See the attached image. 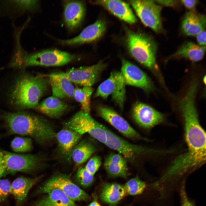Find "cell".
Masks as SVG:
<instances>
[{
  "label": "cell",
  "mask_w": 206,
  "mask_h": 206,
  "mask_svg": "<svg viewBox=\"0 0 206 206\" xmlns=\"http://www.w3.org/2000/svg\"><path fill=\"white\" fill-rule=\"evenodd\" d=\"M180 109L184 120L187 151L177 157L166 170L168 176L176 181L199 168L206 160V134L199 123L195 104L185 103Z\"/></svg>",
  "instance_id": "obj_1"
},
{
  "label": "cell",
  "mask_w": 206,
  "mask_h": 206,
  "mask_svg": "<svg viewBox=\"0 0 206 206\" xmlns=\"http://www.w3.org/2000/svg\"><path fill=\"white\" fill-rule=\"evenodd\" d=\"M6 132L3 135L13 134L27 136L38 143L43 144L55 138L54 129L47 120L36 114L26 111H4L0 113Z\"/></svg>",
  "instance_id": "obj_2"
},
{
  "label": "cell",
  "mask_w": 206,
  "mask_h": 206,
  "mask_svg": "<svg viewBox=\"0 0 206 206\" xmlns=\"http://www.w3.org/2000/svg\"><path fill=\"white\" fill-rule=\"evenodd\" d=\"M46 77L22 71L15 76L8 87V103L17 111L35 109L50 85Z\"/></svg>",
  "instance_id": "obj_3"
},
{
  "label": "cell",
  "mask_w": 206,
  "mask_h": 206,
  "mask_svg": "<svg viewBox=\"0 0 206 206\" xmlns=\"http://www.w3.org/2000/svg\"><path fill=\"white\" fill-rule=\"evenodd\" d=\"M13 54L9 66L23 69L33 66H60L73 61L76 56L56 49H48L28 53L22 47L20 38H15Z\"/></svg>",
  "instance_id": "obj_4"
},
{
  "label": "cell",
  "mask_w": 206,
  "mask_h": 206,
  "mask_svg": "<svg viewBox=\"0 0 206 206\" xmlns=\"http://www.w3.org/2000/svg\"><path fill=\"white\" fill-rule=\"evenodd\" d=\"M126 43L129 52L135 59L158 77H161L156 60L157 46L151 37L144 33L128 30Z\"/></svg>",
  "instance_id": "obj_5"
},
{
  "label": "cell",
  "mask_w": 206,
  "mask_h": 206,
  "mask_svg": "<svg viewBox=\"0 0 206 206\" xmlns=\"http://www.w3.org/2000/svg\"><path fill=\"white\" fill-rule=\"evenodd\" d=\"M43 158L37 154H20L0 149V179L18 172L32 174L39 169Z\"/></svg>",
  "instance_id": "obj_6"
},
{
  "label": "cell",
  "mask_w": 206,
  "mask_h": 206,
  "mask_svg": "<svg viewBox=\"0 0 206 206\" xmlns=\"http://www.w3.org/2000/svg\"><path fill=\"white\" fill-rule=\"evenodd\" d=\"M65 126L82 135L88 133L103 143L106 142L105 126L95 120L90 114L81 110L74 115L65 123Z\"/></svg>",
  "instance_id": "obj_7"
},
{
  "label": "cell",
  "mask_w": 206,
  "mask_h": 206,
  "mask_svg": "<svg viewBox=\"0 0 206 206\" xmlns=\"http://www.w3.org/2000/svg\"><path fill=\"white\" fill-rule=\"evenodd\" d=\"M62 191L73 201H85L89 196L71 180L69 177L62 174H57L49 179L35 192V195L46 193L52 189Z\"/></svg>",
  "instance_id": "obj_8"
},
{
  "label": "cell",
  "mask_w": 206,
  "mask_h": 206,
  "mask_svg": "<svg viewBox=\"0 0 206 206\" xmlns=\"http://www.w3.org/2000/svg\"><path fill=\"white\" fill-rule=\"evenodd\" d=\"M142 23L156 32L162 29L161 16L162 7L153 0H132L128 1Z\"/></svg>",
  "instance_id": "obj_9"
},
{
  "label": "cell",
  "mask_w": 206,
  "mask_h": 206,
  "mask_svg": "<svg viewBox=\"0 0 206 206\" xmlns=\"http://www.w3.org/2000/svg\"><path fill=\"white\" fill-rule=\"evenodd\" d=\"M126 85L121 72L114 71L108 79L99 86L94 96L106 99L111 95L113 100L122 109L125 99Z\"/></svg>",
  "instance_id": "obj_10"
},
{
  "label": "cell",
  "mask_w": 206,
  "mask_h": 206,
  "mask_svg": "<svg viewBox=\"0 0 206 206\" xmlns=\"http://www.w3.org/2000/svg\"><path fill=\"white\" fill-rule=\"evenodd\" d=\"M106 141L109 148L118 151L126 160L132 163L140 156L151 152V150L142 146L131 144L116 135L105 126Z\"/></svg>",
  "instance_id": "obj_11"
},
{
  "label": "cell",
  "mask_w": 206,
  "mask_h": 206,
  "mask_svg": "<svg viewBox=\"0 0 206 206\" xmlns=\"http://www.w3.org/2000/svg\"><path fill=\"white\" fill-rule=\"evenodd\" d=\"M106 66V64L100 61L91 66L73 68L62 73L73 83L83 87H91Z\"/></svg>",
  "instance_id": "obj_12"
},
{
  "label": "cell",
  "mask_w": 206,
  "mask_h": 206,
  "mask_svg": "<svg viewBox=\"0 0 206 206\" xmlns=\"http://www.w3.org/2000/svg\"><path fill=\"white\" fill-rule=\"evenodd\" d=\"M98 115L126 137L134 140H147L142 137L123 118L112 109L102 106L97 108Z\"/></svg>",
  "instance_id": "obj_13"
},
{
  "label": "cell",
  "mask_w": 206,
  "mask_h": 206,
  "mask_svg": "<svg viewBox=\"0 0 206 206\" xmlns=\"http://www.w3.org/2000/svg\"><path fill=\"white\" fill-rule=\"evenodd\" d=\"M121 70L126 84L139 87L147 92L154 89L152 82L146 74L138 67L124 59L122 60Z\"/></svg>",
  "instance_id": "obj_14"
},
{
  "label": "cell",
  "mask_w": 206,
  "mask_h": 206,
  "mask_svg": "<svg viewBox=\"0 0 206 206\" xmlns=\"http://www.w3.org/2000/svg\"><path fill=\"white\" fill-rule=\"evenodd\" d=\"M132 115L135 122L143 128H149L160 124L164 119L163 115L150 106L138 102L133 105Z\"/></svg>",
  "instance_id": "obj_15"
},
{
  "label": "cell",
  "mask_w": 206,
  "mask_h": 206,
  "mask_svg": "<svg viewBox=\"0 0 206 206\" xmlns=\"http://www.w3.org/2000/svg\"><path fill=\"white\" fill-rule=\"evenodd\" d=\"M85 12V5L83 1H64V21L69 30L73 31L80 26L84 18Z\"/></svg>",
  "instance_id": "obj_16"
},
{
  "label": "cell",
  "mask_w": 206,
  "mask_h": 206,
  "mask_svg": "<svg viewBox=\"0 0 206 206\" xmlns=\"http://www.w3.org/2000/svg\"><path fill=\"white\" fill-rule=\"evenodd\" d=\"M106 27L104 21L98 20L85 28L78 36L59 41L61 43L66 45H78L91 42L100 37L104 33Z\"/></svg>",
  "instance_id": "obj_17"
},
{
  "label": "cell",
  "mask_w": 206,
  "mask_h": 206,
  "mask_svg": "<svg viewBox=\"0 0 206 206\" xmlns=\"http://www.w3.org/2000/svg\"><path fill=\"white\" fill-rule=\"evenodd\" d=\"M92 3L102 6L119 19L129 24L137 21L129 4L123 1L100 0L92 1Z\"/></svg>",
  "instance_id": "obj_18"
},
{
  "label": "cell",
  "mask_w": 206,
  "mask_h": 206,
  "mask_svg": "<svg viewBox=\"0 0 206 206\" xmlns=\"http://www.w3.org/2000/svg\"><path fill=\"white\" fill-rule=\"evenodd\" d=\"M45 76L48 78L53 96L60 100L73 97L75 88L73 83L62 72Z\"/></svg>",
  "instance_id": "obj_19"
},
{
  "label": "cell",
  "mask_w": 206,
  "mask_h": 206,
  "mask_svg": "<svg viewBox=\"0 0 206 206\" xmlns=\"http://www.w3.org/2000/svg\"><path fill=\"white\" fill-rule=\"evenodd\" d=\"M82 136L76 131L66 127L56 133L55 138L62 154L68 159L71 158L73 148L80 141Z\"/></svg>",
  "instance_id": "obj_20"
},
{
  "label": "cell",
  "mask_w": 206,
  "mask_h": 206,
  "mask_svg": "<svg viewBox=\"0 0 206 206\" xmlns=\"http://www.w3.org/2000/svg\"><path fill=\"white\" fill-rule=\"evenodd\" d=\"M70 108L67 103L52 96L39 103L35 109L50 118H57L62 116Z\"/></svg>",
  "instance_id": "obj_21"
},
{
  "label": "cell",
  "mask_w": 206,
  "mask_h": 206,
  "mask_svg": "<svg viewBox=\"0 0 206 206\" xmlns=\"http://www.w3.org/2000/svg\"><path fill=\"white\" fill-rule=\"evenodd\" d=\"M41 177L31 178L21 177L13 181L11 184V193L13 195L15 199V206H22L24 203L29 191Z\"/></svg>",
  "instance_id": "obj_22"
},
{
  "label": "cell",
  "mask_w": 206,
  "mask_h": 206,
  "mask_svg": "<svg viewBox=\"0 0 206 206\" xmlns=\"http://www.w3.org/2000/svg\"><path fill=\"white\" fill-rule=\"evenodd\" d=\"M205 16L193 10L187 12L184 16L181 29L186 35L195 36L205 29Z\"/></svg>",
  "instance_id": "obj_23"
},
{
  "label": "cell",
  "mask_w": 206,
  "mask_h": 206,
  "mask_svg": "<svg viewBox=\"0 0 206 206\" xmlns=\"http://www.w3.org/2000/svg\"><path fill=\"white\" fill-rule=\"evenodd\" d=\"M127 161L120 153H112L105 158L104 166L110 176L126 178L128 175Z\"/></svg>",
  "instance_id": "obj_24"
},
{
  "label": "cell",
  "mask_w": 206,
  "mask_h": 206,
  "mask_svg": "<svg viewBox=\"0 0 206 206\" xmlns=\"http://www.w3.org/2000/svg\"><path fill=\"white\" fill-rule=\"evenodd\" d=\"M46 193V196L31 206H76L74 201L60 189H53Z\"/></svg>",
  "instance_id": "obj_25"
},
{
  "label": "cell",
  "mask_w": 206,
  "mask_h": 206,
  "mask_svg": "<svg viewBox=\"0 0 206 206\" xmlns=\"http://www.w3.org/2000/svg\"><path fill=\"white\" fill-rule=\"evenodd\" d=\"M124 186L115 183H106L102 186L100 199L110 206H114L127 195Z\"/></svg>",
  "instance_id": "obj_26"
},
{
  "label": "cell",
  "mask_w": 206,
  "mask_h": 206,
  "mask_svg": "<svg viewBox=\"0 0 206 206\" xmlns=\"http://www.w3.org/2000/svg\"><path fill=\"white\" fill-rule=\"evenodd\" d=\"M206 50V46H201L192 42L184 43L171 57H181L194 62L201 60Z\"/></svg>",
  "instance_id": "obj_27"
},
{
  "label": "cell",
  "mask_w": 206,
  "mask_h": 206,
  "mask_svg": "<svg viewBox=\"0 0 206 206\" xmlns=\"http://www.w3.org/2000/svg\"><path fill=\"white\" fill-rule=\"evenodd\" d=\"M95 146L87 140L80 141L73 148L71 158L78 166L86 162L96 150Z\"/></svg>",
  "instance_id": "obj_28"
},
{
  "label": "cell",
  "mask_w": 206,
  "mask_h": 206,
  "mask_svg": "<svg viewBox=\"0 0 206 206\" xmlns=\"http://www.w3.org/2000/svg\"><path fill=\"white\" fill-rule=\"evenodd\" d=\"M93 91L92 87L83 86L75 88L73 97L81 106V110L90 114V100Z\"/></svg>",
  "instance_id": "obj_29"
},
{
  "label": "cell",
  "mask_w": 206,
  "mask_h": 206,
  "mask_svg": "<svg viewBox=\"0 0 206 206\" xmlns=\"http://www.w3.org/2000/svg\"><path fill=\"white\" fill-rule=\"evenodd\" d=\"M11 146L14 152L19 153L31 151L33 147L32 139L28 137L16 136L12 140Z\"/></svg>",
  "instance_id": "obj_30"
},
{
  "label": "cell",
  "mask_w": 206,
  "mask_h": 206,
  "mask_svg": "<svg viewBox=\"0 0 206 206\" xmlns=\"http://www.w3.org/2000/svg\"><path fill=\"white\" fill-rule=\"evenodd\" d=\"M146 184L137 177L129 180L124 186L127 194L136 195L142 193L146 187Z\"/></svg>",
  "instance_id": "obj_31"
},
{
  "label": "cell",
  "mask_w": 206,
  "mask_h": 206,
  "mask_svg": "<svg viewBox=\"0 0 206 206\" xmlns=\"http://www.w3.org/2000/svg\"><path fill=\"white\" fill-rule=\"evenodd\" d=\"M94 175L88 172L85 168L80 167L78 169L76 178L82 186L87 187L90 185L94 180Z\"/></svg>",
  "instance_id": "obj_32"
},
{
  "label": "cell",
  "mask_w": 206,
  "mask_h": 206,
  "mask_svg": "<svg viewBox=\"0 0 206 206\" xmlns=\"http://www.w3.org/2000/svg\"><path fill=\"white\" fill-rule=\"evenodd\" d=\"M12 3L17 8L21 10L33 11L37 9L39 4L38 0H12Z\"/></svg>",
  "instance_id": "obj_33"
},
{
  "label": "cell",
  "mask_w": 206,
  "mask_h": 206,
  "mask_svg": "<svg viewBox=\"0 0 206 206\" xmlns=\"http://www.w3.org/2000/svg\"><path fill=\"white\" fill-rule=\"evenodd\" d=\"M11 184L7 179H0V206L11 194Z\"/></svg>",
  "instance_id": "obj_34"
},
{
  "label": "cell",
  "mask_w": 206,
  "mask_h": 206,
  "mask_svg": "<svg viewBox=\"0 0 206 206\" xmlns=\"http://www.w3.org/2000/svg\"><path fill=\"white\" fill-rule=\"evenodd\" d=\"M101 164V157L99 156H96L89 160L84 168L88 172L94 175L99 169Z\"/></svg>",
  "instance_id": "obj_35"
},
{
  "label": "cell",
  "mask_w": 206,
  "mask_h": 206,
  "mask_svg": "<svg viewBox=\"0 0 206 206\" xmlns=\"http://www.w3.org/2000/svg\"><path fill=\"white\" fill-rule=\"evenodd\" d=\"M185 181L182 182L180 189L181 206H195L188 197L185 190Z\"/></svg>",
  "instance_id": "obj_36"
},
{
  "label": "cell",
  "mask_w": 206,
  "mask_h": 206,
  "mask_svg": "<svg viewBox=\"0 0 206 206\" xmlns=\"http://www.w3.org/2000/svg\"><path fill=\"white\" fill-rule=\"evenodd\" d=\"M197 35V41L199 45L205 46L206 31L205 29L200 32Z\"/></svg>",
  "instance_id": "obj_37"
},
{
  "label": "cell",
  "mask_w": 206,
  "mask_h": 206,
  "mask_svg": "<svg viewBox=\"0 0 206 206\" xmlns=\"http://www.w3.org/2000/svg\"><path fill=\"white\" fill-rule=\"evenodd\" d=\"M181 1L186 7L191 11L195 10V7L198 3L196 0H182Z\"/></svg>",
  "instance_id": "obj_38"
},
{
  "label": "cell",
  "mask_w": 206,
  "mask_h": 206,
  "mask_svg": "<svg viewBox=\"0 0 206 206\" xmlns=\"http://www.w3.org/2000/svg\"><path fill=\"white\" fill-rule=\"evenodd\" d=\"M156 3L167 6L175 7H176L179 3V1L177 0H155Z\"/></svg>",
  "instance_id": "obj_39"
},
{
  "label": "cell",
  "mask_w": 206,
  "mask_h": 206,
  "mask_svg": "<svg viewBox=\"0 0 206 206\" xmlns=\"http://www.w3.org/2000/svg\"><path fill=\"white\" fill-rule=\"evenodd\" d=\"M89 206H101V205L96 200H94L90 203Z\"/></svg>",
  "instance_id": "obj_40"
}]
</instances>
